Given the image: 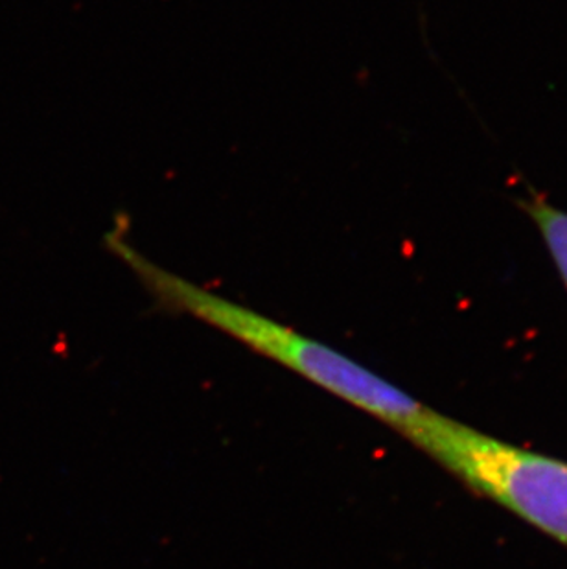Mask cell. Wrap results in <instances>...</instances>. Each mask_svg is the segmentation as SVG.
I'll return each mask as SVG.
<instances>
[{"label": "cell", "instance_id": "obj_1", "mask_svg": "<svg viewBox=\"0 0 567 569\" xmlns=\"http://www.w3.org/2000/svg\"><path fill=\"white\" fill-rule=\"evenodd\" d=\"M407 441L567 548L566 461L485 436L434 409Z\"/></svg>", "mask_w": 567, "mask_h": 569}, {"label": "cell", "instance_id": "obj_2", "mask_svg": "<svg viewBox=\"0 0 567 569\" xmlns=\"http://www.w3.org/2000/svg\"><path fill=\"white\" fill-rule=\"evenodd\" d=\"M516 203L540 232L541 242L546 246L567 291V210L558 209L544 193L536 190L518 198Z\"/></svg>", "mask_w": 567, "mask_h": 569}]
</instances>
